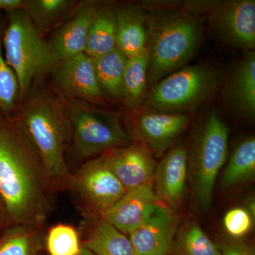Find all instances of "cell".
Returning a JSON list of instances; mask_svg holds the SVG:
<instances>
[{"label": "cell", "mask_w": 255, "mask_h": 255, "mask_svg": "<svg viewBox=\"0 0 255 255\" xmlns=\"http://www.w3.org/2000/svg\"><path fill=\"white\" fill-rule=\"evenodd\" d=\"M46 176L16 128L0 127V203L11 222L35 225L48 211Z\"/></svg>", "instance_id": "1"}, {"label": "cell", "mask_w": 255, "mask_h": 255, "mask_svg": "<svg viewBox=\"0 0 255 255\" xmlns=\"http://www.w3.org/2000/svg\"><path fill=\"white\" fill-rule=\"evenodd\" d=\"M148 53L147 85L184 68L195 55L201 43L200 20L184 10H168L147 14Z\"/></svg>", "instance_id": "2"}, {"label": "cell", "mask_w": 255, "mask_h": 255, "mask_svg": "<svg viewBox=\"0 0 255 255\" xmlns=\"http://www.w3.org/2000/svg\"><path fill=\"white\" fill-rule=\"evenodd\" d=\"M16 130L29 144L47 178L70 177L64 158L69 126L61 102L46 92H37L20 111Z\"/></svg>", "instance_id": "3"}, {"label": "cell", "mask_w": 255, "mask_h": 255, "mask_svg": "<svg viewBox=\"0 0 255 255\" xmlns=\"http://www.w3.org/2000/svg\"><path fill=\"white\" fill-rule=\"evenodd\" d=\"M229 131L217 110L211 109L198 122L187 150V179L200 209L211 208L218 174L226 163Z\"/></svg>", "instance_id": "4"}, {"label": "cell", "mask_w": 255, "mask_h": 255, "mask_svg": "<svg viewBox=\"0 0 255 255\" xmlns=\"http://www.w3.org/2000/svg\"><path fill=\"white\" fill-rule=\"evenodd\" d=\"M221 71L209 65L184 67L157 82L146 99L148 112L189 114L214 97Z\"/></svg>", "instance_id": "5"}, {"label": "cell", "mask_w": 255, "mask_h": 255, "mask_svg": "<svg viewBox=\"0 0 255 255\" xmlns=\"http://www.w3.org/2000/svg\"><path fill=\"white\" fill-rule=\"evenodd\" d=\"M8 20L3 39L5 60L17 78L19 96H24L33 82L53 72L58 62L22 9L9 13Z\"/></svg>", "instance_id": "6"}, {"label": "cell", "mask_w": 255, "mask_h": 255, "mask_svg": "<svg viewBox=\"0 0 255 255\" xmlns=\"http://www.w3.org/2000/svg\"><path fill=\"white\" fill-rule=\"evenodd\" d=\"M68 114L73 130L74 147L80 157L103 154L131 144V138L115 114L73 98L69 100Z\"/></svg>", "instance_id": "7"}, {"label": "cell", "mask_w": 255, "mask_h": 255, "mask_svg": "<svg viewBox=\"0 0 255 255\" xmlns=\"http://www.w3.org/2000/svg\"><path fill=\"white\" fill-rule=\"evenodd\" d=\"M209 14L211 27L223 41L247 51L255 50V0L217 1Z\"/></svg>", "instance_id": "8"}, {"label": "cell", "mask_w": 255, "mask_h": 255, "mask_svg": "<svg viewBox=\"0 0 255 255\" xmlns=\"http://www.w3.org/2000/svg\"><path fill=\"white\" fill-rule=\"evenodd\" d=\"M75 189L102 213L112 207L127 192L101 157L83 164L73 178Z\"/></svg>", "instance_id": "9"}, {"label": "cell", "mask_w": 255, "mask_h": 255, "mask_svg": "<svg viewBox=\"0 0 255 255\" xmlns=\"http://www.w3.org/2000/svg\"><path fill=\"white\" fill-rule=\"evenodd\" d=\"M101 158L127 191L152 185L157 162L142 144L112 149L104 152Z\"/></svg>", "instance_id": "10"}, {"label": "cell", "mask_w": 255, "mask_h": 255, "mask_svg": "<svg viewBox=\"0 0 255 255\" xmlns=\"http://www.w3.org/2000/svg\"><path fill=\"white\" fill-rule=\"evenodd\" d=\"M179 221L173 209L162 204L129 239L140 255H169Z\"/></svg>", "instance_id": "11"}, {"label": "cell", "mask_w": 255, "mask_h": 255, "mask_svg": "<svg viewBox=\"0 0 255 255\" xmlns=\"http://www.w3.org/2000/svg\"><path fill=\"white\" fill-rule=\"evenodd\" d=\"M53 73L55 82L70 98L87 102L103 98L93 58L86 53L58 62Z\"/></svg>", "instance_id": "12"}, {"label": "cell", "mask_w": 255, "mask_h": 255, "mask_svg": "<svg viewBox=\"0 0 255 255\" xmlns=\"http://www.w3.org/2000/svg\"><path fill=\"white\" fill-rule=\"evenodd\" d=\"M162 204L152 185L127 190L124 196L103 214V220L125 235L133 232Z\"/></svg>", "instance_id": "13"}, {"label": "cell", "mask_w": 255, "mask_h": 255, "mask_svg": "<svg viewBox=\"0 0 255 255\" xmlns=\"http://www.w3.org/2000/svg\"><path fill=\"white\" fill-rule=\"evenodd\" d=\"M187 179V150L182 145L174 146L157 163L153 187L157 199L169 207L182 203Z\"/></svg>", "instance_id": "14"}, {"label": "cell", "mask_w": 255, "mask_h": 255, "mask_svg": "<svg viewBox=\"0 0 255 255\" xmlns=\"http://www.w3.org/2000/svg\"><path fill=\"white\" fill-rule=\"evenodd\" d=\"M189 122V114L147 112L139 117L135 135L152 155L159 156L174 143Z\"/></svg>", "instance_id": "15"}, {"label": "cell", "mask_w": 255, "mask_h": 255, "mask_svg": "<svg viewBox=\"0 0 255 255\" xmlns=\"http://www.w3.org/2000/svg\"><path fill=\"white\" fill-rule=\"evenodd\" d=\"M100 4L85 1L55 32L49 43L58 62L85 53L89 30Z\"/></svg>", "instance_id": "16"}, {"label": "cell", "mask_w": 255, "mask_h": 255, "mask_svg": "<svg viewBox=\"0 0 255 255\" xmlns=\"http://www.w3.org/2000/svg\"><path fill=\"white\" fill-rule=\"evenodd\" d=\"M226 100L243 117L255 114V53L247 51L231 73L225 88Z\"/></svg>", "instance_id": "17"}, {"label": "cell", "mask_w": 255, "mask_h": 255, "mask_svg": "<svg viewBox=\"0 0 255 255\" xmlns=\"http://www.w3.org/2000/svg\"><path fill=\"white\" fill-rule=\"evenodd\" d=\"M117 48L128 58L146 49L147 14L135 5L115 7Z\"/></svg>", "instance_id": "18"}, {"label": "cell", "mask_w": 255, "mask_h": 255, "mask_svg": "<svg viewBox=\"0 0 255 255\" xmlns=\"http://www.w3.org/2000/svg\"><path fill=\"white\" fill-rule=\"evenodd\" d=\"M117 49L115 7L111 3L100 4L89 30L85 53L98 58Z\"/></svg>", "instance_id": "19"}, {"label": "cell", "mask_w": 255, "mask_h": 255, "mask_svg": "<svg viewBox=\"0 0 255 255\" xmlns=\"http://www.w3.org/2000/svg\"><path fill=\"white\" fill-rule=\"evenodd\" d=\"M148 65L147 48L140 54L128 58L124 70L121 100L130 108H137L145 98Z\"/></svg>", "instance_id": "20"}, {"label": "cell", "mask_w": 255, "mask_h": 255, "mask_svg": "<svg viewBox=\"0 0 255 255\" xmlns=\"http://www.w3.org/2000/svg\"><path fill=\"white\" fill-rule=\"evenodd\" d=\"M83 247L96 255H140L129 238L104 220L97 224Z\"/></svg>", "instance_id": "21"}, {"label": "cell", "mask_w": 255, "mask_h": 255, "mask_svg": "<svg viewBox=\"0 0 255 255\" xmlns=\"http://www.w3.org/2000/svg\"><path fill=\"white\" fill-rule=\"evenodd\" d=\"M255 175V139L247 137L233 151L221 178V187H232L254 179Z\"/></svg>", "instance_id": "22"}, {"label": "cell", "mask_w": 255, "mask_h": 255, "mask_svg": "<svg viewBox=\"0 0 255 255\" xmlns=\"http://www.w3.org/2000/svg\"><path fill=\"white\" fill-rule=\"evenodd\" d=\"M96 73L103 94L122 99V84L128 58L117 48L108 54L93 58Z\"/></svg>", "instance_id": "23"}, {"label": "cell", "mask_w": 255, "mask_h": 255, "mask_svg": "<svg viewBox=\"0 0 255 255\" xmlns=\"http://www.w3.org/2000/svg\"><path fill=\"white\" fill-rule=\"evenodd\" d=\"M169 255H221L215 243L196 222L177 230Z\"/></svg>", "instance_id": "24"}, {"label": "cell", "mask_w": 255, "mask_h": 255, "mask_svg": "<svg viewBox=\"0 0 255 255\" xmlns=\"http://www.w3.org/2000/svg\"><path fill=\"white\" fill-rule=\"evenodd\" d=\"M71 5L68 0H25L22 10L42 35L65 17Z\"/></svg>", "instance_id": "25"}, {"label": "cell", "mask_w": 255, "mask_h": 255, "mask_svg": "<svg viewBox=\"0 0 255 255\" xmlns=\"http://www.w3.org/2000/svg\"><path fill=\"white\" fill-rule=\"evenodd\" d=\"M47 248L50 255H78L82 248L76 230L69 225L59 224L50 228Z\"/></svg>", "instance_id": "26"}, {"label": "cell", "mask_w": 255, "mask_h": 255, "mask_svg": "<svg viewBox=\"0 0 255 255\" xmlns=\"http://www.w3.org/2000/svg\"><path fill=\"white\" fill-rule=\"evenodd\" d=\"M19 96V85L14 72L3 57L0 37V110L9 113L14 110Z\"/></svg>", "instance_id": "27"}, {"label": "cell", "mask_w": 255, "mask_h": 255, "mask_svg": "<svg viewBox=\"0 0 255 255\" xmlns=\"http://www.w3.org/2000/svg\"><path fill=\"white\" fill-rule=\"evenodd\" d=\"M254 218L244 208L229 210L223 218V226L230 236L241 239L251 231Z\"/></svg>", "instance_id": "28"}, {"label": "cell", "mask_w": 255, "mask_h": 255, "mask_svg": "<svg viewBox=\"0 0 255 255\" xmlns=\"http://www.w3.org/2000/svg\"><path fill=\"white\" fill-rule=\"evenodd\" d=\"M29 236L24 231L8 233L0 242V255H30Z\"/></svg>", "instance_id": "29"}, {"label": "cell", "mask_w": 255, "mask_h": 255, "mask_svg": "<svg viewBox=\"0 0 255 255\" xmlns=\"http://www.w3.org/2000/svg\"><path fill=\"white\" fill-rule=\"evenodd\" d=\"M215 244L221 255H255L253 247L241 239L224 240Z\"/></svg>", "instance_id": "30"}, {"label": "cell", "mask_w": 255, "mask_h": 255, "mask_svg": "<svg viewBox=\"0 0 255 255\" xmlns=\"http://www.w3.org/2000/svg\"><path fill=\"white\" fill-rule=\"evenodd\" d=\"M217 1H189L184 4V11L196 16L197 14L211 12Z\"/></svg>", "instance_id": "31"}, {"label": "cell", "mask_w": 255, "mask_h": 255, "mask_svg": "<svg viewBox=\"0 0 255 255\" xmlns=\"http://www.w3.org/2000/svg\"><path fill=\"white\" fill-rule=\"evenodd\" d=\"M22 0H0V10L9 13L22 9Z\"/></svg>", "instance_id": "32"}, {"label": "cell", "mask_w": 255, "mask_h": 255, "mask_svg": "<svg viewBox=\"0 0 255 255\" xmlns=\"http://www.w3.org/2000/svg\"><path fill=\"white\" fill-rule=\"evenodd\" d=\"M255 203L254 200H251L248 203V208H247V210H248V212L251 214V216H253L255 219Z\"/></svg>", "instance_id": "33"}, {"label": "cell", "mask_w": 255, "mask_h": 255, "mask_svg": "<svg viewBox=\"0 0 255 255\" xmlns=\"http://www.w3.org/2000/svg\"><path fill=\"white\" fill-rule=\"evenodd\" d=\"M78 255H96L92 253L91 251L87 250V248H85V247H82L81 252H80V254Z\"/></svg>", "instance_id": "34"}, {"label": "cell", "mask_w": 255, "mask_h": 255, "mask_svg": "<svg viewBox=\"0 0 255 255\" xmlns=\"http://www.w3.org/2000/svg\"><path fill=\"white\" fill-rule=\"evenodd\" d=\"M2 207H1V203H0V224H1V219H2Z\"/></svg>", "instance_id": "35"}, {"label": "cell", "mask_w": 255, "mask_h": 255, "mask_svg": "<svg viewBox=\"0 0 255 255\" xmlns=\"http://www.w3.org/2000/svg\"><path fill=\"white\" fill-rule=\"evenodd\" d=\"M0 127H1V125H0Z\"/></svg>", "instance_id": "36"}]
</instances>
